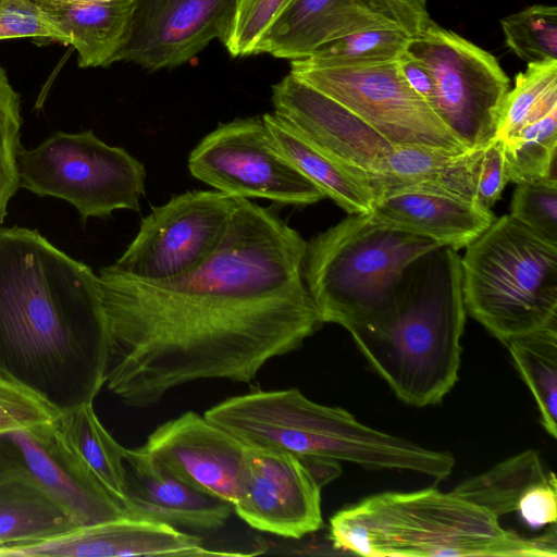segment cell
I'll return each mask as SVG.
<instances>
[{"mask_svg": "<svg viewBox=\"0 0 557 557\" xmlns=\"http://www.w3.org/2000/svg\"><path fill=\"white\" fill-rule=\"evenodd\" d=\"M307 242L273 207L236 198L216 249L181 276L102 268L104 385L125 405L200 380L250 383L323 324L304 281Z\"/></svg>", "mask_w": 557, "mask_h": 557, "instance_id": "obj_1", "label": "cell"}, {"mask_svg": "<svg viewBox=\"0 0 557 557\" xmlns=\"http://www.w3.org/2000/svg\"><path fill=\"white\" fill-rule=\"evenodd\" d=\"M107 338L99 276L36 230L0 227V375L61 411L94 401Z\"/></svg>", "mask_w": 557, "mask_h": 557, "instance_id": "obj_2", "label": "cell"}, {"mask_svg": "<svg viewBox=\"0 0 557 557\" xmlns=\"http://www.w3.org/2000/svg\"><path fill=\"white\" fill-rule=\"evenodd\" d=\"M466 314L460 256L441 246L412 261L388 301L348 332L401 401L424 407L458 380Z\"/></svg>", "mask_w": 557, "mask_h": 557, "instance_id": "obj_3", "label": "cell"}, {"mask_svg": "<svg viewBox=\"0 0 557 557\" xmlns=\"http://www.w3.org/2000/svg\"><path fill=\"white\" fill-rule=\"evenodd\" d=\"M327 540L334 549L370 557H556V523L535 537L500 527L485 508L436 488L385 492L335 512Z\"/></svg>", "mask_w": 557, "mask_h": 557, "instance_id": "obj_4", "label": "cell"}, {"mask_svg": "<svg viewBox=\"0 0 557 557\" xmlns=\"http://www.w3.org/2000/svg\"><path fill=\"white\" fill-rule=\"evenodd\" d=\"M271 99L276 116L366 186L376 202L407 191L474 202L481 149L451 152L392 143L290 73L272 87Z\"/></svg>", "mask_w": 557, "mask_h": 557, "instance_id": "obj_5", "label": "cell"}, {"mask_svg": "<svg viewBox=\"0 0 557 557\" xmlns=\"http://www.w3.org/2000/svg\"><path fill=\"white\" fill-rule=\"evenodd\" d=\"M203 417L246 445L298 457H324L429 476L441 462L437 450L367 426L345 409L314 403L297 388L233 396L206 410Z\"/></svg>", "mask_w": 557, "mask_h": 557, "instance_id": "obj_6", "label": "cell"}, {"mask_svg": "<svg viewBox=\"0 0 557 557\" xmlns=\"http://www.w3.org/2000/svg\"><path fill=\"white\" fill-rule=\"evenodd\" d=\"M437 247L371 213L349 214L307 243L304 281L322 322L349 331L388 301L412 261Z\"/></svg>", "mask_w": 557, "mask_h": 557, "instance_id": "obj_7", "label": "cell"}, {"mask_svg": "<svg viewBox=\"0 0 557 557\" xmlns=\"http://www.w3.org/2000/svg\"><path fill=\"white\" fill-rule=\"evenodd\" d=\"M466 311L503 343L557 320V245L509 214L460 257Z\"/></svg>", "mask_w": 557, "mask_h": 557, "instance_id": "obj_8", "label": "cell"}, {"mask_svg": "<svg viewBox=\"0 0 557 557\" xmlns=\"http://www.w3.org/2000/svg\"><path fill=\"white\" fill-rule=\"evenodd\" d=\"M17 173L20 187L70 202L83 222L119 209L139 211L145 194L144 164L92 131L57 132L36 148H20Z\"/></svg>", "mask_w": 557, "mask_h": 557, "instance_id": "obj_9", "label": "cell"}, {"mask_svg": "<svg viewBox=\"0 0 557 557\" xmlns=\"http://www.w3.org/2000/svg\"><path fill=\"white\" fill-rule=\"evenodd\" d=\"M406 52L429 71L431 107L467 149L496 139L510 83L494 55L431 18L410 37Z\"/></svg>", "mask_w": 557, "mask_h": 557, "instance_id": "obj_10", "label": "cell"}, {"mask_svg": "<svg viewBox=\"0 0 557 557\" xmlns=\"http://www.w3.org/2000/svg\"><path fill=\"white\" fill-rule=\"evenodd\" d=\"M188 169L198 181L234 198L294 206L325 198L280 151L262 116L220 124L191 150Z\"/></svg>", "mask_w": 557, "mask_h": 557, "instance_id": "obj_11", "label": "cell"}, {"mask_svg": "<svg viewBox=\"0 0 557 557\" xmlns=\"http://www.w3.org/2000/svg\"><path fill=\"white\" fill-rule=\"evenodd\" d=\"M236 198L219 190H189L151 208L139 231L110 268L145 281H161L198 268L219 246Z\"/></svg>", "mask_w": 557, "mask_h": 557, "instance_id": "obj_12", "label": "cell"}, {"mask_svg": "<svg viewBox=\"0 0 557 557\" xmlns=\"http://www.w3.org/2000/svg\"><path fill=\"white\" fill-rule=\"evenodd\" d=\"M290 66V74L341 103L392 143L451 152L469 150L407 85L396 61L360 69Z\"/></svg>", "mask_w": 557, "mask_h": 557, "instance_id": "obj_13", "label": "cell"}, {"mask_svg": "<svg viewBox=\"0 0 557 557\" xmlns=\"http://www.w3.org/2000/svg\"><path fill=\"white\" fill-rule=\"evenodd\" d=\"M321 488L304 458L247 445L233 511L252 529L300 540L323 528Z\"/></svg>", "mask_w": 557, "mask_h": 557, "instance_id": "obj_14", "label": "cell"}, {"mask_svg": "<svg viewBox=\"0 0 557 557\" xmlns=\"http://www.w3.org/2000/svg\"><path fill=\"white\" fill-rule=\"evenodd\" d=\"M237 4L238 0H135L115 62L151 72L180 66L212 40L225 41Z\"/></svg>", "mask_w": 557, "mask_h": 557, "instance_id": "obj_15", "label": "cell"}, {"mask_svg": "<svg viewBox=\"0 0 557 557\" xmlns=\"http://www.w3.org/2000/svg\"><path fill=\"white\" fill-rule=\"evenodd\" d=\"M140 447L184 482L235 503L247 445L203 416L187 411L169 420Z\"/></svg>", "mask_w": 557, "mask_h": 557, "instance_id": "obj_16", "label": "cell"}, {"mask_svg": "<svg viewBox=\"0 0 557 557\" xmlns=\"http://www.w3.org/2000/svg\"><path fill=\"white\" fill-rule=\"evenodd\" d=\"M55 424L1 434L0 467L17 466L29 472L79 527L125 517L123 507L79 465Z\"/></svg>", "mask_w": 557, "mask_h": 557, "instance_id": "obj_17", "label": "cell"}, {"mask_svg": "<svg viewBox=\"0 0 557 557\" xmlns=\"http://www.w3.org/2000/svg\"><path fill=\"white\" fill-rule=\"evenodd\" d=\"M233 556L213 550L201 539L177 528L146 519L121 517L81 527L46 541L0 547V556Z\"/></svg>", "mask_w": 557, "mask_h": 557, "instance_id": "obj_18", "label": "cell"}, {"mask_svg": "<svg viewBox=\"0 0 557 557\" xmlns=\"http://www.w3.org/2000/svg\"><path fill=\"white\" fill-rule=\"evenodd\" d=\"M379 27L401 28L381 0H290L263 32L253 54L300 60L326 42Z\"/></svg>", "mask_w": 557, "mask_h": 557, "instance_id": "obj_19", "label": "cell"}, {"mask_svg": "<svg viewBox=\"0 0 557 557\" xmlns=\"http://www.w3.org/2000/svg\"><path fill=\"white\" fill-rule=\"evenodd\" d=\"M126 516L172 527L212 531L225 524L233 506L184 482L141 447L125 453Z\"/></svg>", "mask_w": 557, "mask_h": 557, "instance_id": "obj_20", "label": "cell"}, {"mask_svg": "<svg viewBox=\"0 0 557 557\" xmlns=\"http://www.w3.org/2000/svg\"><path fill=\"white\" fill-rule=\"evenodd\" d=\"M371 214L380 222L455 250L466 248L495 220L474 202L441 194L407 191L379 200Z\"/></svg>", "mask_w": 557, "mask_h": 557, "instance_id": "obj_21", "label": "cell"}, {"mask_svg": "<svg viewBox=\"0 0 557 557\" xmlns=\"http://www.w3.org/2000/svg\"><path fill=\"white\" fill-rule=\"evenodd\" d=\"M66 35L81 67H107L126 41L135 0H29Z\"/></svg>", "mask_w": 557, "mask_h": 557, "instance_id": "obj_22", "label": "cell"}, {"mask_svg": "<svg viewBox=\"0 0 557 557\" xmlns=\"http://www.w3.org/2000/svg\"><path fill=\"white\" fill-rule=\"evenodd\" d=\"M81 528L25 469L0 467V547L37 543Z\"/></svg>", "mask_w": 557, "mask_h": 557, "instance_id": "obj_23", "label": "cell"}, {"mask_svg": "<svg viewBox=\"0 0 557 557\" xmlns=\"http://www.w3.org/2000/svg\"><path fill=\"white\" fill-rule=\"evenodd\" d=\"M55 429L79 465L123 507L126 448L100 422L94 401L61 411Z\"/></svg>", "mask_w": 557, "mask_h": 557, "instance_id": "obj_24", "label": "cell"}, {"mask_svg": "<svg viewBox=\"0 0 557 557\" xmlns=\"http://www.w3.org/2000/svg\"><path fill=\"white\" fill-rule=\"evenodd\" d=\"M286 159L325 197L349 214L371 213L376 199L361 183L312 146L274 113L262 116Z\"/></svg>", "mask_w": 557, "mask_h": 557, "instance_id": "obj_25", "label": "cell"}, {"mask_svg": "<svg viewBox=\"0 0 557 557\" xmlns=\"http://www.w3.org/2000/svg\"><path fill=\"white\" fill-rule=\"evenodd\" d=\"M549 473L545 471L540 455L535 450H527L462 481L451 492L499 518L517 511L524 493Z\"/></svg>", "mask_w": 557, "mask_h": 557, "instance_id": "obj_26", "label": "cell"}, {"mask_svg": "<svg viewBox=\"0 0 557 557\" xmlns=\"http://www.w3.org/2000/svg\"><path fill=\"white\" fill-rule=\"evenodd\" d=\"M506 345L518 372L535 399L543 428L552 437H556L557 320L512 337Z\"/></svg>", "mask_w": 557, "mask_h": 557, "instance_id": "obj_27", "label": "cell"}, {"mask_svg": "<svg viewBox=\"0 0 557 557\" xmlns=\"http://www.w3.org/2000/svg\"><path fill=\"white\" fill-rule=\"evenodd\" d=\"M410 35L397 27L360 30L318 48L305 59L290 61L312 69H360L397 61L407 50Z\"/></svg>", "mask_w": 557, "mask_h": 557, "instance_id": "obj_28", "label": "cell"}, {"mask_svg": "<svg viewBox=\"0 0 557 557\" xmlns=\"http://www.w3.org/2000/svg\"><path fill=\"white\" fill-rule=\"evenodd\" d=\"M507 182L557 180V110L502 141Z\"/></svg>", "mask_w": 557, "mask_h": 557, "instance_id": "obj_29", "label": "cell"}, {"mask_svg": "<svg viewBox=\"0 0 557 557\" xmlns=\"http://www.w3.org/2000/svg\"><path fill=\"white\" fill-rule=\"evenodd\" d=\"M556 110L557 60L527 64L506 96L496 138L507 141L528 123Z\"/></svg>", "mask_w": 557, "mask_h": 557, "instance_id": "obj_30", "label": "cell"}, {"mask_svg": "<svg viewBox=\"0 0 557 557\" xmlns=\"http://www.w3.org/2000/svg\"><path fill=\"white\" fill-rule=\"evenodd\" d=\"M506 46L527 64L557 60V8L533 4L500 20Z\"/></svg>", "mask_w": 557, "mask_h": 557, "instance_id": "obj_31", "label": "cell"}, {"mask_svg": "<svg viewBox=\"0 0 557 557\" xmlns=\"http://www.w3.org/2000/svg\"><path fill=\"white\" fill-rule=\"evenodd\" d=\"M20 96L0 64V224L8 205L20 188L17 152L21 129Z\"/></svg>", "mask_w": 557, "mask_h": 557, "instance_id": "obj_32", "label": "cell"}, {"mask_svg": "<svg viewBox=\"0 0 557 557\" xmlns=\"http://www.w3.org/2000/svg\"><path fill=\"white\" fill-rule=\"evenodd\" d=\"M61 410L20 382L0 375V435L57 423Z\"/></svg>", "mask_w": 557, "mask_h": 557, "instance_id": "obj_33", "label": "cell"}, {"mask_svg": "<svg viewBox=\"0 0 557 557\" xmlns=\"http://www.w3.org/2000/svg\"><path fill=\"white\" fill-rule=\"evenodd\" d=\"M516 185L509 215L545 242L557 245V180Z\"/></svg>", "mask_w": 557, "mask_h": 557, "instance_id": "obj_34", "label": "cell"}, {"mask_svg": "<svg viewBox=\"0 0 557 557\" xmlns=\"http://www.w3.org/2000/svg\"><path fill=\"white\" fill-rule=\"evenodd\" d=\"M290 0H238L235 16L223 42L232 57L253 54L263 32Z\"/></svg>", "mask_w": 557, "mask_h": 557, "instance_id": "obj_35", "label": "cell"}, {"mask_svg": "<svg viewBox=\"0 0 557 557\" xmlns=\"http://www.w3.org/2000/svg\"><path fill=\"white\" fill-rule=\"evenodd\" d=\"M32 38L70 45L66 35L29 0H0V40Z\"/></svg>", "mask_w": 557, "mask_h": 557, "instance_id": "obj_36", "label": "cell"}, {"mask_svg": "<svg viewBox=\"0 0 557 557\" xmlns=\"http://www.w3.org/2000/svg\"><path fill=\"white\" fill-rule=\"evenodd\" d=\"M507 183L503 145L496 138L483 148L475 189L476 206L492 211Z\"/></svg>", "mask_w": 557, "mask_h": 557, "instance_id": "obj_37", "label": "cell"}, {"mask_svg": "<svg viewBox=\"0 0 557 557\" xmlns=\"http://www.w3.org/2000/svg\"><path fill=\"white\" fill-rule=\"evenodd\" d=\"M517 511L522 521L532 529L556 523L557 482L553 472L524 493Z\"/></svg>", "mask_w": 557, "mask_h": 557, "instance_id": "obj_38", "label": "cell"}, {"mask_svg": "<svg viewBox=\"0 0 557 557\" xmlns=\"http://www.w3.org/2000/svg\"><path fill=\"white\" fill-rule=\"evenodd\" d=\"M395 16L397 23L410 36L417 34L431 18L426 0H381Z\"/></svg>", "mask_w": 557, "mask_h": 557, "instance_id": "obj_39", "label": "cell"}, {"mask_svg": "<svg viewBox=\"0 0 557 557\" xmlns=\"http://www.w3.org/2000/svg\"><path fill=\"white\" fill-rule=\"evenodd\" d=\"M396 64L407 85L431 107L433 99V83L425 66L407 54V52L396 61Z\"/></svg>", "mask_w": 557, "mask_h": 557, "instance_id": "obj_40", "label": "cell"}, {"mask_svg": "<svg viewBox=\"0 0 557 557\" xmlns=\"http://www.w3.org/2000/svg\"><path fill=\"white\" fill-rule=\"evenodd\" d=\"M321 487L336 479L342 468L337 460L324 457H301Z\"/></svg>", "mask_w": 557, "mask_h": 557, "instance_id": "obj_41", "label": "cell"}]
</instances>
